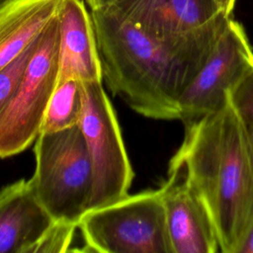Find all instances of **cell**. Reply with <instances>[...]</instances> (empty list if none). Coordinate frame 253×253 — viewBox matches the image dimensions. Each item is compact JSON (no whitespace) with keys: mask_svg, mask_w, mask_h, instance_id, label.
I'll use <instances>...</instances> for the list:
<instances>
[{"mask_svg":"<svg viewBox=\"0 0 253 253\" xmlns=\"http://www.w3.org/2000/svg\"><path fill=\"white\" fill-rule=\"evenodd\" d=\"M90 14L109 90L154 120H180V100L231 17L221 13L201 29L160 40L111 7Z\"/></svg>","mask_w":253,"mask_h":253,"instance_id":"cell-1","label":"cell"},{"mask_svg":"<svg viewBox=\"0 0 253 253\" xmlns=\"http://www.w3.org/2000/svg\"><path fill=\"white\" fill-rule=\"evenodd\" d=\"M169 168H178L204 202L219 250L236 253L253 221V151L227 103L185 125L182 144Z\"/></svg>","mask_w":253,"mask_h":253,"instance_id":"cell-2","label":"cell"},{"mask_svg":"<svg viewBox=\"0 0 253 253\" xmlns=\"http://www.w3.org/2000/svg\"><path fill=\"white\" fill-rule=\"evenodd\" d=\"M34 153L29 182L36 198L55 222L78 226L93 195L92 163L79 125L41 132Z\"/></svg>","mask_w":253,"mask_h":253,"instance_id":"cell-3","label":"cell"},{"mask_svg":"<svg viewBox=\"0 0 253 253\" xmlns=\"http://www.w3.org/2000/svg\"><path fill=\"white\" fill-rule=\"evenodd\" d=\"M78 229L84 252L172 253L160 188L87 211Z\"/></svg>","mask_w":253,"mask_h":253,"instance_id":"cell-4","label":"cell"},{"mask_svg":"<svg viewBox=\"0 0 253 253\" xmlns=\"http://www.w3.org/2000/svg\"><path fill=\"white\" fill-rule=\"evenodd\" d=\"M57 15L37 38L18 90L0 114V158L26 150L41 133L43 117L58 82Z\"/></svg>","mask_w":253,"mask_h":253,"instance_id":"cell-5","label":"cell"},{"mask_svg":"<svg viewBox=\"0 0 253 253\" xmlns=\"http://www.w3.org/2000/svg\"><path fill=\"white\" fill-rule=\"evenodd\" d=\"M79 126L93 169L90 209L115 203L128 195L134 176L115 110L102 81L85 82Z\"/></svg>","mask_w":253,"mask_h":253,"instance_id":"cell-6","label":"cell"},{"mask_svg":"<svg viewBox=\"0 0 253 253\" xmlns=\"http://www.w3.org/2000/svg\"><path fill=\"white\" fill-rule=\"evenodd\" d=\"M252 71V46L242 25L230 17L180 100V121L187 125L222 108Z\"/></svg>","mask_w":253,"mask_h":253,"instance_id":"cell-7","label":"cell"},{"mask_svg":"<svg viewBox=\"0 0 253 253\" xmlns=\"http://www.w3.org/2000/svg\"><path fill=\"white\" fill-rule=\"evenodd\" d=\"M172 253H214L219 242L204 202L178 168L160 187Z\"/></svg>","mask_w":253,"mask_h":253,"instance_id":"cell-8","label":"cell"},{"mask_svg":"<svg viewBox=\"0 0 253 253\" xmlns=\"http://www.w3.org/2000/svg\"><path fill=\"white\" fill-rule=\"evenodd\" d=\"M108 7L160 40L194 32L222 13L216 0H115Z\"/></svg>","mask_w":253,"mask_h":253,"instance_id":"cell-9","label":"cell"},{"mask_svg":"<svg viewBox=\"0 0 253 253\" xmlns=\"http://www.w3.org/2000/svg\"><path fill=\"white\" fill-rule=\"evenodd\" d=\"M54 223L29 180H18L0 190V253H37Z\"/></svg>","mask_w":253,"mask_h":253,"instance_id":"cell-10","label":"cell"},{"mask_svg":"<svg viewBox=\"0 0 253 253\" xmlns=\"http://www.w3.org/2000/svg\"><path fill=\"white\" fill-rule=\"evenodd\" d=\"M58 80L102 81V66L91 18L82 0H61Z\"/></svg>","mask_w":253,"mask_h":253,"instance_id":"cell-11","label":"cell"},{"mask_svg":"<svg viewBox=\"0 0 253 253\" xmlns=\"http://www.w3.org/2000/svg\"><path fill=\"white\" fill-rule=\"evenodd\" d=\"M61 0H11L0 7V70L15 60L57 15Z\"/></svg>","mask_w":253,"mask_h":253,"instance_id":"cell-12","label":"cell"},{"mask_svg":"<svg viewBox=\"0 0 253 253\" xmlns=\"http://www.w3.org/2000/svg\"><path fill=\"white\" fill-rule=\"evenodd\" d=\"M83 107V82L73 78L58 80L48 102L41 132H54L78 125Z\"/></svg>","mask_w":253,"mask_h":253,"instance_id":"cell-13","label":"cell"},{"mask_svg":"<svg viewBox=\"0 0 253 253\" xmlns=\"http://www.w3.org/2000/svg\"><path fill=\"white\" fill-rule=\"evenodd\" d=\"M228 97L253 151V71L228 93Z\"/></svg>","mask_w":253,"mask_h":253,"instance_id":"cell-14","label":"cell"},{"mask_svg":"<svg viewBox=\"0 0 253 253\" xmlns=\"http://www.w3.org/2000/svg\"><path fill=\"white\" fill-rule=\"evenodd\" d=\"M35 41L15 60L0 70V114L8 106L20 86L32 55Z\"/></svg>","mask_w":253,"mask_h":253,"instance_id":"cell-15","label":"cell"},{"mask_svg":"<svg viewBox=\"0 0 253 253\" xmlns=\"http://www.w3.org/2000/svg\"><path fill=\"white\" fill-rule=\"evenodd\" d=\"M236 253H253V221L251 222Z\"/></svg>","mask_w":253,"mask_h":253,"instance_id":"cell-16","label":"cell"},{"mask_svg":"<svg viewBox=\"0 0 253 253\" xmlns=\"http://www.w3.org/2000/svg\"><path fill=\"white\" fill-rule=\"evenodd\" d=\"M217 5L220 9V11L227 15V16H231L233 8L235 6L236 0H216Z\"/></svg>","mask_w":253,"mask_h":253,"instance_id":"cell-17","label":"cell"},{"mask_svg":"<svg viewBox=\"0 0 253 253\" xmlns=\"http://www.w3.org/2000/svg\"><path fill=\"white\" fill-rule=\"evenodd\" d=\"M115 0H86V3L90 7L91 10L105 8L110 6Z\"/></svg>","mask_w":253,"mask_h":253,"instance_id":"cell-18","label":"cell"},{"mask_svg":"<svg viewBox=\"0 0 253 253\" xmlns=\"http://www.w3.org/2000/svg\"><path fill=\"white\" fill-rule=\"evenodd\" d=\"M9 1H11V0H0V7L3 6V5H5V4L8 3Z\"/></svg>","mask_w":253,"mask_h":253,"instance_id":"cell-19","label":"cell"}]
</instances>
